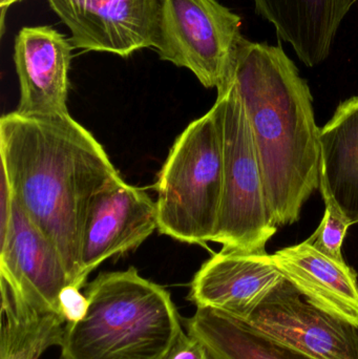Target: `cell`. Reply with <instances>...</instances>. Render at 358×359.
<instances>
[{
  "instance_id": "obj_6",
  "label": "cell",
  "mask_w": 358,
  "mask_h": 359,
  "mask_svg": "<svg viewBox=\"0 0 358 359\" xmlns=\"http://www.w3.org/2000/svg\"><path fill=\"white\" fill-rule=\"evenodd\" d=\"M242 19L218 0H161L160 59L195 74L207 88L233 77L243 35Z\"/></svg>"
},
{
  "instance_id": "obj_13",
  "label": "cell",
  "mask_w": 358,
  "mask_h": 359,
  "mask_svg": "<svg viewBox=\"0 0 358 359\" xmlns=\"http://www.w3.org/2000/svg\"><path fill=\"white\" fill-rule=\"evenodd\" d=\"M357 0H254L256 12L275 27L304 65L329 57L343 21Z\"/></svg>"
},
{
  "instance_id": "obj_12",
  "label": "cell",
  "mask_w": 358,
  "mask_h": 359,
  "mask_svg": "<svg viewBox=\"0 0 358 359\" xmlns=\"http://www.w3.org/2000/svg\"><path fill=\"white\" fill-rule=\"evenodd\" d=\"M74 46L50 27H23L15 39L14 62L20 86L17 111L43 116L69 113V71Z\"/></svg>"
},
{
  "instance_id": "obj_11",
  "label": "cell",
  "mask_w": 358,
  "mask_h": 359,
  "mask_svg": "<svg viewBox=\"0 0 358 359\" xmlns=\"http://www.w3.org/2000/svg\"><path fill=\"white\" fill-rule=\"evenodd\" d=\"M284 278L266 250L222 248L195 273L188 299L246 320Z\"/></svg>"
},
{
  "instance_id": "obj_10",
  "label": "cell",
  "mask_w": 358,
  "mask_h": 359,
  "mask_svg": "<svg viewBox=\"0 0 358 359\" xmlns=\"http://www.w3.org/2000/svg\"><path fill=\"white\" fill-rule=\"evenodd\" d=\"M158 229L157 203L123 179L103 188L90 202L79 255L81 286L92 270L111 257L140 246Z\"/></svg>"
},
{
  "instance_id": "obj_16",
  "label": "cell",
  "mask_w": 358,
  "mask_h": 359,
  "mask_svg": "<svg viewBox=\"0 0 358 359\" xmlns=\"http://www.w3.org/2000/svg\"><path fill=\"white\" fill-rule=\"evenodd\" d=\"M185 327L212 359H317L212 308L198 307Z\"/></svg>"
},
{
  "instance_id": "obj_4",
  "label": "cell",
  "mask_w": 358,
  "mask_h": 359,
  "mask_svg": "<svg viewBox=\"0 0 358 359\" xmlns=\"http://www.w3.org/2000/svg\"><path fill=\"white\" fill-rule=\"evenodd\" d=\"M222 188V137L212 109L183 130L159 172L158 230L187 244L212 242Z\"/></svg>"
},
{
  "instance_id": "obj_15",
  "label": "cell",
  "mask_w": 358,
  "mask_h": 359,
  "mask_svg": "<svg viewBox=\"0 0 358 359\" xmlns=\"http://www.w3.org/2000/svg\"><path fill=\"white\" fill-rule=\"evenodd\" d=\"M321 184L351 224L358 223V96L338 105L321 128Z\"/></svg>"
},
{
  "instance_id": "obj_21",
  "label": "cell",
  "mask_w": 358,
  "mask_h": 359,
  "mask_svg": "<svg viewBox=\"0 0 358 359\" xmlns=\"http://www.w3.org/2000/svg\"><path fill=\"white\" fill-rule=\"evenodd\" d=\"M19 1H22V0H0V10H1V21H0V25H1V34L4 33V17H6V10H8L12 4Z\"/></svg>"
},
{
  "instance_id": "obj_9",
  "label": "cell",
  "mask_w": 358,
  "mask_h": 359,
  "mask_svg": "<svg viewBox=\"0 0 358 359\" xmlns=\"http://www.w3.org/2000/svg\"><path fill=\"white\" fill-rule=\"evenodd\" d=\"M74 48L128 57L156 48L161 0H48Z\"/></svg>"
},
{
  "instance_id": "obj_8",
  "label": "cell",
  "mask_w": 358,
  "mask_h": 359,
  "mask_svg": "<svg viewBox=\"0 0 358 359\" xmlns=\"http://www.w3.org/2000/svg\"><path fill=\"white\" fill-rule=\"evenodd\" d=\"M0 284L36 309L61 314V294L74 287L58 249L14 198L0 236Z\"/></svg>"
},
{
  "instance_id": "obj_3",
  "label": "cell",
  "mask_w": 358,
  "mask_h": 359,
  "mask_svg": "<svg viewBox=\"0 0 358 359\" xmlns=\"http://www.w3.org/2000/svg\"><path fill=\"white\" fill-rule=\"evenodd\" d=\"M85 314L67 323L59 359H164L183 332L170 292L136 268L100 274Z\"/></svg>"
},
{
  "instance_id": "obj_5",
  "label": "cell",
  "mask_w": 358,
  "mask_h": 359,
  "mask_svg": "<svg viewBox=\"0 0 358 359\" xmlns=\"http://www.w3.org/2000/svg\"><path fill=\"white\" fill-rule=\"evenodd\" d=\"M212 109L222 137L223 188L212 242L230 250H265L277 233L243 103L233 81L218 90Z\"/></svg>"
},
{
  "instance_id": "obj_1",
  "label": "cell",
  "mask_w": 358,
  "mask_h": 359,
  "mask_svg": "<svg viewBox=\"0 0 358 359\" xmlns=\"http://www.w3.org/2000/svg\"><path fill=\"white\" fill-rule=\"evenodd\" d=\"M0 160L13 198L62 255L81 289L79 255L88 207L121 178L102 145L69 113L0 120Z\"/></svg>"
},
{
  "instance_id": "obj_2",
  "label": "cell",
  "mask_w": 358,
  "mask_h": 359,
  "mask_svg": "<svg viewBox=\"0 0 358 359\" xmlns=\"http://www.w3.org/2000/svg\"><path fill=\"white\" fill-rule=\"evenodd\" d=\"M245 109L277 226L301 219L321 184V128L306 80L280 46L243 38L231 77Z\"/></svg>"
},
{
  "instance_id": "obj_18",
  "label": "cell",
  "mask_w": 358,
  "mask_h": 359,
  "mask_svg": "<svg viewBox=\"0 0 358 359\" xmlns=\"http://www.w3.org/2000/svg\"><path fill=\"white\" fill-rule=\"evenodd\" d=\"M325 202V213L315 233L307 238L317 251L338 262H345L342 248L345 236L351 224L334 198L325 189H319Z\"/></svg>"
},
{
  "instance_id": "obj_19",
  "label": "cell",
  "mask_w": 358,
  "mask_h": 359,
  "mask_svg": "<svg viewBox=\"0 0 358 359\" xmlns=\"http://www.w3.org/2000/svg\"><path fill=\"white\" fill-rule=\"evenodd\" d=\"M164 359H212L195 337L183 331Z\"/></svg>"
},
{
  "instance_id": "obj_20",
  "label": "cell",
  "mask_w": 358,
  "mask_h": 359,
  "mask_svg": "<svg viewBox=\"0 0 358 359\" xmlns=\"http://www.w3.org/2000/svg\"><path fill=\"white\" fill-rule=\"evenodd\" d=\"M88 302L85 295L80 293V289L69 286L63 291L60 297V307L67 322L79 320L85 314Z\"/></svg>"
},
{
  "instance_id": "obj_17",
  "label": "cell",
  "mask_w": 358,
  "mask_h": 359,
  "mask_svg": "<svg viewBox=\"0 0 358 359\" xmlns=\"http://www.w3.org/2000/svg\"><path fill=\"white\" fill-rule=\"evenodd\" d=\"M0 359H39L60 346L67 320L63 314L41 311L1 286Z\"/></svg>"
},
{
  "instance_id": "obj_14",
  "label": "cell",
  "mask_w": 358,
  "mask_h": 359,
  "mask_svg": "<svg viewBox=\"0 0 358 359\" xmlns=\"http://www.w3.org/2000/svg\"><path fill=\"white\" fill-rule=\"evenodd\" d=\"M271 257L284 278L308 301L358 325L357 274L346 262L326 257L307 240Z\"/></svg>"
},
{
  "instance_id": "obj_7",
  "label": "cell",
  "mask_w": 358,
  "mask_h": 359,
  "mask_svg": "<svg viewBox=\"0 0 358 359\" xmlns=\"http://www.w3.org/2000/svg\"><path fill=\"white\" fill-rule=\"evenodd\" d=\"M245 322L317 359H358V325L311 303L286 278Z\"/></svg>"
}]
</instances>
